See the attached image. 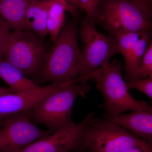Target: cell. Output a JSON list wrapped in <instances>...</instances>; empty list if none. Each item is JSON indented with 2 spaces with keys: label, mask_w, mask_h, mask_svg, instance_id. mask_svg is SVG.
Listing matches in <instances>:
<instances>
[{
  "label": "cell",
  "mask_w": 152,
  "mask_h": 152,
  "mask_svg": "<svg viewBox=\"0 0 152 152\" xmlns=\"http://www.w3.org/2000/svg\"><path fill=\"white\" fill-rule=\"evenodd\" d=\"M75 23L67 24L47 53L43 66L37 77L39 81L62 85L73 83L80 75L81 50Z\"/></svg>",
  "instance_id": "cell-1"
},
{
  "label": "cell",
  "mask_w": 152,
  "mask_h": 152,
  "mask_svg": "<svg viewBox=\"0 0 152 152\" xmlns=\"http://www.w3.org/2000/svg\"><path fill=\"white\" fill-rule=\"evenodd\" d=\"M123 68L121 61L115 60L75 81L87 82L92 80L96 82L97 88L104 97L105 109L104 118L107 119L119 116L128 111H152V106H149L145 101L136 100L131 94L126 82L122 75Z\"/></svg>",
  "instance_id": "cell-2"
},
{
  "label": "cell",
  "mask_w": 152,
  "mask_h": 152,
  "mask_svg": "<svg viewBox=\"0 0 152 152\" xmlns=\"http://www.w3.org/2000/svg\"><path fill=\"white\" fill-rule=\"evenodd\" d=\"M96 23L112 37L130 32L152 36V9L135 0H102Z\"/></svg>",
  "instance_id": "cell-3"
},
{
  "label": "cell",
  "mask_w": 152,
  "mask_h": 152,
  "mask_svg": "<svg viewBox=\"0 0 152 152\" xmlns=\"http://www.w3.org/2000/svg\"><path fill=\"white\" fill-rule=\"evenodd\" d=\"M90 89L86 82L61 85L31 110L30 117L36 124H42L53 132L73 124V107L77 98L84 97Z\"/></svg>",
  "instance_id": "cell-4"
},
{
  "label": "cell",
  "mask_w": 152,
  "mask_h": 152,
  "mask_svg": "<svg viewBox=\"0 0 152 152\" xmlns=\"http://www.w3.org/2000/svg\"><path fill=\"white\" fill-rule=\"evenodd\" d=\"M147 142L113 122L94 117L85 128L80 148L88 152H122Z\"/></svg>",
  "instance_id": "cell-5"
},
{
  "label": "cell",
  "mask_w": 152,
  "mask_h": 152,
  "mask_svg": "<svg viewBox=\"0 0 152 152\" xmlns=\"http://www.w3.org/2000/svg\"><path fill=\"white\" fill-rule=\"evenodd\" d=\"M48 51L43 39L33 31L15 30L9 34L4 59L18 68L29 78H37Z\"/></svg>",
  "instance_id": "cell-6"
},
{
  "label": "cell",
  "mask_w": 152,
  "mask_h": 152,
  "mask_svg": "<svg viewBox=\"0 0 152 152\" xmlns=\"http://www.w3.org/2000/svg\"><path fill=\"white\" fill-rule=\"evenodd\" d=\"M96 22L86 17L81 22L80 35L82 43L80 75L83 77L108 64L118 54L115 39L102 34L95 27Z\"/></svg>",
  "instance_id": "cell-7"
},
{
  "label": "cell",
  "mask_w": 152,
  "mask_h": 152,
  "mask_svg": "<svg viewBox=\"0 0 152 152\" xmlns=\"http://www.w3.org/2000/svg\"><path fill=\"white\" fill-rule=\"evenodd\" d=\"M53 133L38 127L28 111L14 114L0 127V152H19Z\"/></svg>",
  "instance_id": "cell-8"
},
{
  "label": "cell",
  "mask_w": 152,
  "mask_h": 152,
  "mask_svg": "<svg viewBox=\"0 0 152 152\" xmlns=\"http://www.w3.org/2000/svg\"><path fill=\"white\" fill-rule=\"evenodd\" d=\"M95 114L91 112L78 124L55 132L19 152H69L78 148L85 128Z\"/></svg>",
  "instance_id": "cell-9"
},
{
  "label": "cell",
  "mask_w": 152,
  "mask_h": 152,
  "mask_svg": "<svg viewBox=\"0 0 152 152\" xmlns=\"http://www.w3.org/2000/svg\"><path fill=\"white\" fill-rule=\"evenodd\" d=\"M61 85L39 86L34 88L0 96V118L31 110L49 94L58 89Z\"/></svg>",
  "instance_id": "cell-10"
},
{
  "label": "cell",
  "mask_w": 152,
  "mask_h": 152,
  "mask_svg": "<svg viewBox=\"0 0 152 152\" xmlns=\"http://www.w3.org/2000/svg\"><path fill=\"white\" fill-rule=\"evenodd\" d=\"M107 120L152 145V111H133L130 113L122 114Z\"/></svg>",
  "instance_id": "cell-11"
},
{
  "label": "cell",
  "mask_w": 152,
  "mask_h": 152,
  "mask_svg": "<svg viewBox=\"0 0 152 152\" xmlns=\"http://www.w3.org/2000/svg\"><path fill=\"white\" fill-rule=\"evenodd\" d=\"M59 0H34L28 8L25 17L26 29L35 33L43 39L48 34L47 18L49 9Z\"/></svg>",
  "instance_id": "cell-12"
},
{
  "label": "cell",
  "mask_w": 152,
  "mask_h": 152,
  "mask_svg": "<svg viewBox=\"0 0 152 152\" xmlns=\"http://www.w3.org/2000/svg\"><path fill=\"white\" fill-rule=\"evenodd\" d=\"M34 0H0V20L15 30H26V13Z\"/></svg>",
  "instance_id": "cell-13"
},
{
  "label": "cell",
  "mask_w": 152,
  "mask_h": 152,
  "mask_svg": "<svg viewBox=\"0 0 152 152\" xmlns=\"http://www.w3.org/2000/svg\"><path fill=\"white\" fill-rule=\"evenodd\" d=\"M0 77L15 92L34 88L39 86L15 66L0 58Z\"/></svg>",
  "instance_id": "cell-14"
},
{
  "label": "cell",
  "mask_w": 152,
  "mask_h": 152,
  "mask_svg": "<svg viewBox=\"0 0 152 152\" xmlns=\"http://www.w3.org/2000/svg\"><path fill=\"white\" fill-rule=\"evenodd\" d=\"M76 10L73 6L61 1H56L51 6L47 18V28L53 43L64 26L65 11L75 17L77 15Z\"/></svg>",
  "instance_id": "cell-15"
},
{
  "label": "cell",
  "mask_w": 152,
  "mask_h": 152,
  "mask_svg": "<svg viewBox=\"0 0 152 152\" xmlns=\"http://www.w3.org/2000/svg\"><path fill=\"white\" fill-rule=\"evenodd\" d=\"M151 35L143 33L128 56L125 59V79L126 82L132 80L138 71Z\"/></svg>",
  "instance_id": "cell-16"
},
{
  "label": "cell",
  "mask_w": 152,
  "mask_h": 152,
  "mask_svg": "<svg viewBox=\"0 0 152 152\" xmlns=\"http://www.w3.org/2000/svg\"><path fill=\"white\" fill-rule=\"evenodd\" d=\"M143 34L130 32L113 36L116 43L118 54L122 55L124 59L128 56Z\"/></svg>",
  "instance_id": "cell-17"
},
{
  "label": "cell",
  "mask_w": 152,
  "mask_h": 152,
  "mask_svg": "<svg viewBox=\"0 0 152 152\" xmlns=\"http://www.w3.org/2000/svg\"><path fill=\"white\" fill-rule=\"evenodd\" d=\"M148 77H152V40L147 47L140 68L133 80H142Z\"/></svg>",
  "instance_id": "cell-18"
},
{
  "label": "cell",
  "mask_w": 152,
  "mask_h": 152,
  "mask_svg": "<svg viewBox=\"0 0 152 152\" xmlns=\"http://www.w3.org/2000/svg\"><path fill=\"white\" fill-rule=\"evenodd\" d=\"M88 19L96 23L100 13L102 0H78Z\"/></svg>",
  "instance_id": "cell-19"
},
{
  "label": "cell",
  "mask_w": 152,
  "mask_h": 152,
  "mask_svg": "<svg viewBox=\"0 0 152 152\" xmlns=\"http://www.w3.org/2000/svg\"><path fill=\"white\" fill-rule=\"evenodd\" d=\"M126 84L129 89H136L147 95L152 103V77L129 81L126 82Z\"/></svg>",
  "instance_id": "cell-20"
},
{
  "label": "cell",
  "mask_w": 152,
  "mask_h": 152,
  "mask_svg": "<svg viewBox=\"0 0 152 152\" xmlns=\"http://www.w3.org/2000/svg\"><path fill=\"white\" fill-rule=\"evenodd\" d=\"M11 28L8 24L0 20V58H4V53Z\"/></svg>",
  "instance_id": "cell-21"
},
{
  "label": "cell",
  "mask_w": 152,
  "mask_h": 152,
  "mask_svg": "<svg viewBox=\"0 0 152 152\" xmlns=\"http://www.w3.org/2000/svg\"><path fill=\"white\" fill-rule=\"evenodd\" d=\"M59 1L66 2L70 4L71 5L73 6L76 9L83 11L78 0H59Z\"/></svg>",
  "instance_id": "cell-22"
},
{
  "label": "cell",
  "mask_w": 152,
  "mask_h": 152,
  "mask_svg": "<svg viewBox=\"0 0 152 152\" xmlns=\"http://www.w3.org/2000/svg\"><path fill=\"white\" fill-rule=\"evenodd\" d=\"M14 92H15L10 88L0 87V96Z\"/></svg>",
  "instance_id": "cell-23"
},
{
  "label": "cell",
  "mask_w": 152,
  "mask_h": 152,
  "mask_svg": "<svg viewBox=\"0 0 152 152\" xmlns=\"http://www.w3.org/2000/svg\"><path fill=\"white\" fill-rule=\"evenodd\" d=\"M145 4L152 9V0H135Z\"/></svg>",
  "instance_id": "cell-24"
},
{
  "label": "cell",
  "mask_w": 152,
  "mask_h": 152,
  "mask_svg": "<svg viewBox=\"0 0 152 152\" xmlns=\"http://www.w3.org/2000/svg\"><path fill=\"white\" fill-rule=\"evenodd\" d=\"M69 152H88L86 150L80 148H78L76 149L73 151H71Z\"/></svg>",
  "instance_id": "cell-25"
},
{
  "label": "cell",
  "mask_w": 152,
  "mask_h": 152,
  "mask_svg": "<svg viewBox=\"0 0 152 152\" xmlns=\"http://www.w3.org/2000/svg\"><path fill=\"white\" fill-rule=\"evenodd\" d=\"M9 117L3 118H0V127L2 126L4 124L5 122L7 121V119Z\"/></svg>",
  "instance_id": "cell-26"
}]
</instances>
